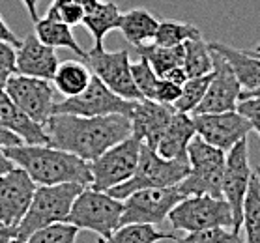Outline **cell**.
<instances>
[{
  "label": "cell",
  "instance_id": "cell-1",
  "mask_svg": "<svg viewBox=\"0 0 260 243\" xmlns=\"http://www.w3.org/2000/svg\"><path fill=\"white\" fill-rule=\"evenodd\" d=\"M49 146L70 152L84 161H92L105 150L131 135V122L125 114L75 116L53 114L45 122Z\"/></svg>",
  "mask_w": 260,
  "mask_h": 243
},
{
  "label": "cell",
  "instance_id": "cell-2",
  "mask_svg": "<svg viewBox=\"0 0 260 243\" xmlns=\"http://www.w3.org/2000/svg\"><path fill=\"white\" fill-rule=\"evenodd\" d=\"M4 154L13 161V165L21 166L36 185L79 184L88 187L92 182L88 161L49 144L8 146Z\"/></svg>",
  "mask_w": 260,
  "mask_h": 243
},
{
  "label": "cell",
  "instance_id": "cell-3",
  "mask_svg": "<svg viewBox=\"0 0 260 243\" xmlns=\"http://www.w3.org/2000/svg\"><path fill=\"white\" fill-rule=\"evenodd\" d=\"M79 184L38 185L26 214L15 226V241L23 243L30 234L54 223H66L75 196L83 191Z\"/></svg>",
  "mask_w": 260,
  "mask_h": 243
},
{
  "label": "cell",
  "instance_id": "cell-4",
  "mask_svg": "<svg viewBox=\"0 0 260 243\" xmlns=\"http://www.w3.org/2000/svg\"><path fill=\"white\" fill-rule=\"evenodd\" d=\"M226 152L215 148L201 136H193L187 144V163L189 172L178 184L183 196L189 195H212L223 196L221 184L225 172Z\"/></svg>",
  "mask_w": 260,
  "mask_h": 243
},
{
  "label": "cell",
  "instance_id": "cell-5",
  "mask_svg": "<svg viewBox=\"0 0 260 243\" xmlns=\"http://www.w3.org/2000/svg\"><path fill=\"white\" fill-rule=\"evenodd\" d=\"M124 204L120 198H114L105 191H95L92 187H83L75 196L66 223L77 226L79 230H88L107 239L122 225Z\"/></svg>",
  "mask_w": 260,
  "mask_h": 243
},
{
  "label": "cell",
  "instance_id": "cell-6",
  "mask_svg": "<svg viewBox=\"0 0 260 243\" xmlns=\"http://www.w3.org/2000/svg\"><path fill=\"white\" fill-rule=\"evenodd\" d=\"M189 172L187 159H165L155 150L142 144L139 163L135 172L124 184L116 185L107 193L114 198L124 200L125 196L139 189H150V187H171L178 185Z\"/></svg>",
  "mask_w": 260,
  "mask_h": 243
},
{
  "label": "cell",
  "instance_id": "cell-7",
  "mask_svg": "<svg viewBox=\"0 0 260 243\" xmlns=\"http://www.w3.org/2000/svg\"><path fill=\"white\" fill-rule=\"evenodd\" d=\"M167 219L171 221L174 230L178 232H201L217 226L234 225L229 202L223 196L212 195H189L183 196L172 207Z\"/></svg>",
  "mask_w": 260,
  "mask_h": 243
},
{
  "label": "cell",
  "instance_id": "cell-8",
  "mask_svg": "<svg viewBox=\"0 0 260 243\" xmlns=\"http://www.w3.org/2000/svg\"><path fill=\"white\" fill-rule=\"evenodd\" d=\"M142 143L133 135L125 136L124 141L105 150L101 155L90 161L92 182L88 187L95 191H109L116 185L124 184L131 178L139 163Z\"/></svg>",
  "mask_w": 260,
  "mask_h": 243
},
{
  "label": "cell",
  "instance_id": "cell-9",
  "mask_svg": "<svg viewBox=\"0 0 260 243\" xmlns=\"http://www.w3.org/2000/svg\"><path fill=\"white\" fill-rule=\"evenodd\" d=\"M86 65L90 67L92 75L100 79L109 90L114 94L124 97L127 101L144 99L139 90H137L133 77H131V60L129 51L120 49V51H105L101 49H90L86 51Z\"/></svg>",
  "mask_w": 260,
  "mask_h": 243
},
{
  "label": "cell",
  "instance_id": "cell-10",
  "mask_svg": "<svg viewBox=\"0 0 260 243\" xmlns=\"http://www.w3.org/2000/svg\"><path fill=\"white\" fill-rule=\"evenodd\" d=\"M135 101H127L109 90L100 79L92 75L88 86L73 97L56 101L53 114H75V116H103V114H125L129 116Z\"/></svg>",
  "mask_w": 260,
  "mask_h": 243
},
{
  "label": "cell",
  "instance_id": "cell-11",
  "mask_svg": "<svg viewBox=\"0 0 260 243\" xmlns=\"http://www.w3.org/2000/svg\"><path fill=\"white\" fill-rule=\"evenodd\" d=\"M2 88L21 111L38 124L45 125V122L53 116L56 90L51 81L13 73L6 79Z\"/></svg>",
  "mask_w": 260,
  "mask_h": 243
},
{
  "label": "cell",
  "instance_id": "cell-12",
  "mask_svg": "<svg viewBox=\"0 0 260 243\" xmlns=\"http://www.w3.org/2000/svg\"><path fill=\"white\" fill-rule=\"evenodd\" d=\"M183 195L178 185L171 187H150L139 189L122 200V225L127 223H144V225H161L167 215Z\"/></svg>",
  "mask_w": 260,
  "mask_h": 243
},
{
  "label": "cell",
  "instance_id": "cell-13",
  "mask_svg": "<svg viewBox=\"0 0 260 243\" xmlns=\"http://www.w3.org/2000/svg\"><path fill=\"white\" fill-rule=\"evenodd\" d=\"M253 170L249 165V146L247 138L238 141L229 152L225 159V172H223V198L229 202L232 212L234 225L232 228L240 232L242 228V212H243V200L247 195V187L251 182Z\"/></svg>",
  "mask_w": 260,
  "mask_h": 243
},
{
  "label": "cell",
  "instance_id": "cell-14",
  "mask_svg": "<svg viewBox=\"0 0 260 243\" xmlns=\"http://www.w3.org/2000/svg\"><path fill=\"white\" fill-rule=\"evenodd\" d=\"M191 118L197 136L223 152H229L238 141L247 138L251 133V124L238 111L191 114Z\"/></svg>",
  "mask_w": 260,
  "mask_h": 243
},
{
  "label": "cell",
  "instance_id": "cell-15",
  "mask_svg": "<svg viewBox=\"0 0 260 243\" xmlns=\"http://www.w3.org/2000/svg\"><path fill=\"white\" fill-rule=\"evenodd\" d=\"M38 185L21 166L0 176V225L15 226L26 214Z\"/></svg>",
  "mask_w": 260,
  "mask_h": 243
},
{
  "label": "cell",
  "instance_id": "cell-16",
  "mask_svg": "<svg viewBox=\"0 0 260 243\" xmlns=\"http://www.w3.org/2000/svg\"><path fill=\"white\" fill-rule=\"evenodd\" d=\"M213 56V77L208 84V90L202 101L197 105V109L191 114L202 113H226V111H236L240 94H242V84L236 79L231 65L221 58L215 51H212Z\"/></svg>",
  "mask_w": 260,
  "mask_h": 243
},
{
  "label": "cell",
  "instance_id": "cell-17",
  "mask_svg": "<svg viewBox=\"0 0 260 243\" xmlns=\"http://www.w3.org/2000/svg\"><path fill=\"white\" fill-rule=\"evenodd\" d=\"M176 109L172 105L157 103L154 99H139L129 114L131 135L139 138L144 146L155 150V144L163 135Z\"/></svg>",
  "mask_w": 260,
  "mask_h": 243
},
{
  "label": "cell",
  "instance_id": "cell-18",
  "mask_svg": "<svg viewBox=\"0 0 260 243\" xmlns=\"http://www.w3.org/2000/svg\"><path fill=\"white\" fill-rule=\"evenodd\" d=\"M58 64L56 49L42 43L36 34H28L15 47V72L21 75L51 81Z\"/></svg>",
  "mask_w": 260,
  "mask_h": 243
},
{
  "label": "cell",
  "instance_id": "cell-19",
  "mask_svg": "<svg viewBox=\"0 0 260 243\" xmlns=\"http://www.w3.org/2000/svg\"><path fill=\"white\" fill-rule=\"evenodd\" d=\"M0 122L10 133L19 136L23 144H49V135L45 125L38 124L28 114L10 99V95L0 88Z\"/></svg>",
  "mask_w": 260,
  "mask_h": 243
},
{
  "label": "cell",
  "instance_id": "cell-20",
  "mask_svg": "<svg viewBox=\"0 0 260 243\" xmlns=\"http://www.w3.org/2000/svg\"><path fill=\"white\" fill-rule=\"evenodd\" d=\"M195 135L191 114L174 111L171 122L155 144V152L165 159H187V144Z\"/></svg>",
  "mask_w": 260,
  "mask_h": 243
},
{
  "label": "cell",
  "instance_id": "cell-21",
  "mask_svg": "<svg viewBox=\"0 0 260 243\" xmlns=\"http://www.w3.org/2000/svg\"><path fill=\"white\" fill-rule=\"evenodd\" d=\"M210 49L231 65L236 79L242 84V90H253L260 86V58L243 49L231 47L226 43L212 42Z\"/></svg>",
  "mask_w": 260,
  "mask_h": 243
},
{
  "label": "cell",
  "instance_id": "cell-22",
  "mask_svg": "<svg viewBox=\"0 0 260 243\" xmlns=\"http://www.w3.org/2000/svg\"><path fill=\"white\" fill-rule=\"evenodd\" d=\"M157 24L159 19L152 12H148L146 8H131L129 12L120 13L118 30L133 47H139L154 42Z\"/></svg>",
  "mask_w": 260,
  "mask_h": 243
},
{
  "label": "cell",
  "instance_id": "cell-23",
  "mask_svg": "<svg viewBox=\"0 0 260 243\" xmlns=\"http://www.w3.org/2000/svg\"><path fill=\"white\" fill-rule=\"evenodd\" d=\"M34 34L40 42L49 45V47L70 49L71 53H75L77 56L86 60V51L75 40L70 24L53 21V19L47 17H38V21H34Z\"/></svg>",
  "mask_w": 260,
  "mask_h": 243
},
{
  "label": "cell",
  "instance_id": "cell-24",
  "mask_svg": "<svg viewBox=\"0 0 260 243\" xmlns=\"http://www.w3.org/2000/svg\"><path fill=\"white\" fill-rule=\"evenodd\" d=\"M90 79H92V72L86 65V62L66 60V62L58 64L51 83L58 94H62L64 97H73L88 86Z\"/></svg>",
  "mask_w": 260,
  "mask_h": 243
},
{
  "label": "cell",
  "instance_id": "cell-25",
  "mask_svg": "<svg viewBox=\"0 0 260 243\" xmlns=\"http://www.w3.org/2000/svg\"><path fill=\"white\" fill-rule=\"evenodd\" d=\"M120 10L114 2H109V0H101L98 8L92 10L90 13H86L83 17V26L88 30L92 38H94V49L103 47V42H105V36L109 32L118 28V21H120Z\"/></svg>",
  "mask_w": 260,
  "mask_h": 243
},
{
  "label": "cell",
  "instance_id": "cell-26",
  "mask_svg": "<svg viewBox=\"0 0 260 243\" xmlns=\"http://www.w3.org/2000/svg\"><path fill=\"white\" fill-rule=\"evenodd\" d=\"M176 234L172 232H161L154 225L144 223H127L120 225L116 230L107 237L100 239V243H157V241H174Z\"/></svg>",
  "mask_w": 260,
  "mask_h": 243
},
{
  "label": "cell",
  "instance_id": "cell-27",
  "mask_svg": "<svg viewBox=\"0 0 260 243\" xmlns=\"http://www.w3.org/2000/svg\"><path fill=\"white\" fill-rule=\"evenodd\" d=\"M183 70L187 77H201L213 70V56L210 43L204 38H195L183 42Z\"/></svg>",
  "mask_w": 260,
  "mask_h": 243
},
{
  "label": "cell",
  "instance_id": "cell-28",
  "mask_svg": "<svg viewBox=\"0 0 260 243\" xmlns=\"http://www.w3.org/2000/svg\"><path fill=\"white\" fill-rule=\"evenodd\" d=\"M242 226L245 230L243 243H260V180L254 172L243 200Z\"/></svg>",
  "mask_w": 260,
  "mask_h": 243
},
{
  "label": "cell",
  "instance_id": "cell-29",
  "mask_svg": "<svg viewBox=\"0 0 260 243\" xmlns=\"http://www.w3.org/2000/svg\"><path fill=\"white\" fill-rule=\"evenodd\" d=\"M137 53L148 60V64L152 65L157 77H163L169 70L182 65L183 62V43L174 45V47H161L157 43H144L139 45Z\"/></svg>",
  "mask_w": 260,
  "mask_h": 243
},
{
  "label": "cell",
  "instance_id": "cell-30",
  "mask_svg": "<svg viewBox=\"0 0 260 243\" xmlns=\"http://www.w3.org/2000/svg\"><path fill=\"white\" fill-rule=\"evenodd\" d=\"M201 36L202 32L197 24L176 21V19H163L157 24L154 43H157L161 47H174V45H182L187 40H195Z\"/></svg>",
  "mask_w": 260,
  "mask_h": 243
},
{
  "label": "cell",
  "instance_id": "cell-31",
  "mask_svg": "<svg viewBox=\"0 0 260 243\" xmlns=\"http://www.w3.org/2000/svg\"><path fill=\"white\" fill-rule=\"evenodd\" d=\"M213 77V70L206 75H201V77H191L187 79L182 86V92H180V97L174 101L172 107L176 109L178 113H187L191 114L197 109V105L202 101L204 94L208 90V84Z\"/></svg>",
  "mask_w": 260,
  "mask_h": 243
},
{
  "label": "cell",
  "instance_id": "cell-32",
  "mask_svg": "<svg viewBox=\"0 0 260 243\" xmlns=\"http://www.w3.org/2000/svg\"><path fill=\"white\" fill-rule=\"evenodd\" d=\"M79 232L77 226L70 223H54L30 234L23 243H75Z\"/></svg>",
  "mask_w": 260,
  "mask_h": 243
},
{
  "label": "cell",
  "instance_id": "cell-33",
  "mask_svg": "<svg viewBox=\"0 0 260 243\" xmlns=\"http://www.w3.org/2000/svg\"><path fill=\"white\" fill-rule=\"evenodd\" d=\"M174 243H243V237L231 226H217L201 232H189L187 236L176 237Z\"/></svg>",
  "mask_w": 260,
  "mask_h": 243
},
{
  "label": "cell",
  "instance_id": "cell-34",
  "mask_svg": "<svg viewBox=\"0 0 260 243\" xmlns=\"http://www.w3.org/2000/svg\"><path fill=\"white\" fill-rule=\"evenodd\" d=\"M43 17L66 23L73 28V26L83 23L84 10L77 4V0H51Z\"/></svg>",
  "mask_w": 260,
  "mask_h": 243
},
{
  "label": "cell",
  "instance_id": "cell-35",
  "mask_svg": "<svg viewBox=\"0 0 260 243\" xmlns=\"http://www.w3.org/2000/svg\"><path fill=\"white\" fill-rule=\"evenodd\" d=\"M131 77H133V83H135L139 94L144 99H154L155 84H157L159 77L155 75L152 65L148 64V60L144 56H141L137 62H131Z\"/></svg>",
  "mask_w": 260,
  "mask_h": 243
},
{
  "label": "cell",
  "instance_id": "cell-36",
  "mask_svg": "<svg viewBox=\"0 0 260 243\" xmlns=\"http://www.w3.org/2000/svg\"><path fill=\"white\" fill-rule=\"evenodd\" d=\"M236 111L243 114L251 124V131H256L260 135V97H245L238 101Z\"/></svg>",
  "mask_w": 260,
  "mask_h": 243
},
{
  "label": "cell",
  "instance_id": "cell-37",
  "mask_svg": "<svg viewBox=\"0 0 260 243\" xmlns=\"http://www.w3.org/2000/svg\"><path fill=\"white\" fill-rule=\"evenodd\" d=\"M13 73H17L15 72V47L0 40V88Z\"/></svg>",
  "mask_w": 260,
  "mask_h": 243
},
{
  "label": "cell",
  "instance_id": "cell-38",
  "mask_svg": "<svg viewBox=\"0 0 260 243\" xmlns=\"http://www.w3.org/2000/svg\"><path fill=\"white\" fill-rule=\"evenodd\" d=\"M180 92H182V86H178V84L159 77L157 79V84H155L154 101L165 103V105H174V101L180 97Z\"/></svg>",
  "mask_w": 260,
  "mask_h": 243
},
{
  "label": "cell",
  "instance_id": "cell-39",
  "mask_svg": "<svg viewBox=\"0 0 260 243\" xmlns=\"http://www.w3.org/2000/svg\"><path fill=\"white\" fill-rule=\"evenodd\" d=\"M163 79H167V81H171V83L178 84V86H183V83L187 81V73H185V70H183V65H176V67H172V70H169V72L163 75Z\"/></svg>",
  "mask_w": 260,
  "mask_h": 243
},
{
  "label": "cell",
  "instance_id": "cell-40",
  "mask_svg": "<svg viewBox=\"0 0 260 243\" xmlns=\"http://www.w3.org/2000/svg\"><path fill=\"white\" fill-rule=\"evenodd\" d=\"M0 40L10 43V45H13V47H17L19 42H21V40L15 36V32H13V30L6 24V21L2 19V15H0Z\"/></svg>",
  "mask_w": 260,
  "mask_h": 243
},
{
  "label": "cell",
  "instance_id": "cell-41",
  "mask_svg": "<svg viewBox=\"0 0 260 243\" xmlns=\"http://www.w3.org/2000/svg\"><path fill=\"white\" fill-rule=\"evenodd\" d=\"M17 144H23V141H21L19 136L13 135V133H10V131L2 125V122H0V146L8 148V146H17Z\"/></svg>",
  "mask_w": 260,
  "mask_h": 243
},
{
  "label": "cell",
  "instance_id": "cell-42",
  "mask_svg": "<svg viewBox=\"0 0 260 243\" xmlns=\"http://www.w3.org/2000/svg\"><path fill=\"white\" fill-rule=\"evenodd\" d=\"M21 2H23V6H24V10H26V13H28V17L32 19V23L38 21V17H40V13H38L40 0H21Z\"/></svg>",
  "mask_w": 260,
  "mask_h": 243
},
{
  "label": "cell",
  "instance_id": "cell-43",
  "mask_svg": "<svg viewBox=\"0 0 260 243\" xmlns=\"http://www.w3.org/2000/svg\"><path fill=\"white\" fill-rule=\"evenodd\" d=\"M13 166H15L13 165V161L4 154V146H0V176L6 174L8 170H12Z\"/></svg>",
  "mask_w": 260,
  "mask_h": 243
},
{
  "label": "cell",
  "instance_id": "cell-44",
  "mask_svg": "<svg viewBox=\"0 0 260 243\" xmlns=\"http://www.w3.org/2000/svg\"><path fill=\"white\" fill-rule=\"evenodd\" d=\"M13 239H15V228L0 225V243H10Z\"/></svg>",
  "mask_w": 260,
  "mask_h": 243
},
{
  "label": "cell",
  "instance_id": "cell-45",
  "mask_svg": "<svg viewBox=\"0 0 260 243\" xmlns=\"http://www.w3.org/2000/svg\"><path fill=\"white\" fill-rule=\"evenodd\" d=\"M100 2H101V0H77V4L84 10V15H86V13H90L92 10H95Z\"/></svg>",
  "mask_w": 260,
  "mask_h": 243
},
{
  "label": "cell",
  "instance_id": "cell-46",
  "mask_svg": "<svg viewBox=\"0 0 260 243\" xmlns=\"http://www.w3.org/2000/svg\"><path fill=\"white\" fill-rule=\"evenodd\" d=\"M245 97H260V86H256L253 90H242L240 99H245Z\"/></svg>",
  "mask_w": 260,
  "mask_h": 243
},
{
  "label": "cell",
  "instance_id": "cell-47",
  "mask_svg": "<svg viewBox=\"0 0 260 243\" xmlns=\"http://www.w3.org/2000/svg\"><path fill=\"white\" fill-rule=\"evenodd\" d=\"M254 174H256V178L260 180V165H256V166H254Z\"/></svg>",
  "mask_w": 260,
  "mask_h": 243
},
{
  "label": "cell",
  "instance_id": "cell-48",
  "mask_svg": "<svg viewBox=\"0 0 260 243\" xmlns=\"http://www.w3.org/2000/svg\"><path fill=\"white\" fill-rule=\"evenodd\" d=\"M249 53L254 54V56H258V58H260V53H256V51H249Z\"/></svg>",
  "mask_w": 260,
  "mask_h": 243
},
{
  "label": "cell",
  "instance_id": "cell-49",
  "mask_svg": "<svg viewBox=\"0 0 260 243\" xmlns=\"http://www.w3.org/2000/svg\"><path fill=\"white\" fill-rule=\"evenodd\" d=\"M253 51H256V53H260V42H258V45H256V47L253 49Z\"/></svg>",
  "mask_w": 260,
  "mask_h": 243
},
{
  "label": "cell",
  "instance_id": "cell-50",
  "mask_svg": "<svg viewBox=\"0 0 260 243\" xmlns=\"http://www.w3.org/2000/svg\"><path fill=\"white\" fill-rule=\"evenodd\" d=\"M10 243H17V241H15V239H13V241H10Z\"/></svg>",
  "mask_w": 260,
  "mask_h": 243
}]
</instances>
